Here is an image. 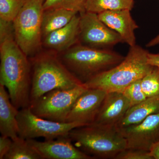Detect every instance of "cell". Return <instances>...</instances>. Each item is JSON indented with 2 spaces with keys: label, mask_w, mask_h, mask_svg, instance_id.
Wrapping results in <instances>:
<instances>
[{
  "label": "cell",
  "mask_w": 159,
  "mask_h": 159,
  "mask_svg": "<svg viewBox=\"0 0 159 159\" xmlns=\"http://www.w3.org/2000/svg\"><path fill=\"white\" fill-rule=\"evenodd\" d=\"M79 43L84 46L101 50H111L122 42L117 32L99 19L98 14L84 11L79 13Z\"/></svg>",
  "instance_id": "9"
},
{
  "label": "cell",
  "mask_w": 159,
  "mask_h": 159,
  "mask_svg": "<svg viewBox=\"0 0 159 159\" xmlns=\"http://www.w3.org/2000/svg\"><path fill=\"white\" fill-rule=\"evenodd\" d=\"M12 140L9 137H0V159H4L11 148Z\"/></svg>",
  "instance_id": "26"
},
{
  "label": "cell",
  "mask_w": 159,
  "mask_h": 159,
  "mask_svg": "<svg viewBox=\"0 0 159 159\" xmlns=\"http://www.w3.org/2000/svg\"><path fill=\"white\" fill-rule=\"evenodd\" d=\"M86 0H45L43 10L51 9H64L80 13L85 11Z\"/></svg>",
  "instance_id": "23"
},
{
  "label": "cell",
  "mask_w": 159,
  "mask_h": 159,
  "mask_svg": "<svg viewBox=\"0 0 159 159\" xmlns=\"http://www.w3.org/2000/svg\"><path fill=\"white\" fill-rule=\"evenodd\" d=\"M117 129L125 139L126 148L149 152L159 141V112L138 124Z\"/></svg>",
  "instance_id": "10"
},
{
  "label": "cell",
  "mask_w": 159,
  "mask_h": 159,
  "mask_svg": "<svg viewBox=\"0 0 159 159\" xmlns=\"http://www.w3.org/2000/svg\"><path fill=\"white\" fill-rule=\"evenodd\" d=\"M158 44H159V34L150 40L146 45V47L148 48H151Z\"/></svg>",
  "instance_id": "29"
},
{
  "label": "cell",
  "mask_w": 159,
  "mask_h": 159,
  "mask_svg": "<svg viewBox=\"0 0 159 159\" xmlns=\"http://www.w3.org/2000/svg\"><path fill=\"white\" fill-rule=\"evenodd\" d=\"M79 20L78 13L66 25L43 38V48L59 54L79 43Z\"/></svg>",
  "instance_id": "15"
},
{
  "label": "cell",
  "mask_w": 159,
  "mask_h": 159,
  "mask_svg": "<svg viewBox=\"0 0 159 159\" xmlns=\"http://www.w3.org/2000/svg\"><path fill=\"white\" fill-rule=\"evenodd\" d=\"M87 88L84 85L70 89H56L48 92L30 105L32 112L51 121L66 122V119L77 98Z\"/></svg>",
  "instance_id": "7"
},
{
  "label": "cell",
  "mask_w": 159,
  "mask_h": 159,
  "mask_svg": "<svg viewBox=\"0 0 159 159\" xmlns=\"http://www.w3.org/2000/svg\"><path fill=\"white\" fill-rule=\"evenodd\" d=\"M57 56L69 71L83 83L114 67L125 58L112 50L93 48L79 43L57 54Z\"/></svg>",
  "instance_id": "4"
},
{
  "label": "cell",
  "mask_w": 159,
  "mask_h": 159,
  "mask_svg": "<svg viewBox=\"0 0 159 159\" xmlns=\"http://www.w3.org/2000/svg\"><path fill=\"white\" fill-rule=\"evenodd\" d=\"M69 136L77 148L94 159H115L126 148V141L116 126L92 124L73 129Z\"/></svg>",
  "instance_id": "5"
},
{
  "label": "cell",
  "mask_w": 159,
  "mask_h": 159,
  "mask_svg": "<svg viewBox=\"0 0 159 159\" xmlns=\"http://www.w3.org/2000/svg\"><path fill=\"white\" fill-rule=\"evenodd\" d=\"M149 153L152 159H159V141L152 146Z\"/></svg>",
  "instance_id": "28"
},
{
  "label": "cell",
  "mask_w": 159,
  "mask_h": 159,
  "mask_svg": "<svg viewBox=\"0 0 159 159\" xmlns=\"http://www.w3.org/2000/svg\"><path fill=\"white\" fill-rule=\"evenodd\" d=\"M17 119L19 137L25 140L39 138L53 140L68 136L73 129L85 126L79 122H59L43 119L33 114L29 107L20 109Z\"/></svg>",
  "instance_id": "8"
},
{
  "label": "cell",
  "mask_w": 159,
  "mask_h": 159,
  "mask_svg": "<svg viewBox=\"0 0 159 159\" xmlns=\"http://www.w3.org/2000/svg\"><path fill=\"white\" fill-rule=\"evenodd\" d=\"M43 2H44L45 0H43Z\"/></svg>",
  "instance_id": "30"
},
{
  "label": "cell",
  "mask_w": 159,
  "mask_h": 159,
  "mask_svg": "<svg viewBox=\"0 0 159 159\" xmlns=\"http://www.w3.org/2000/svg\"><path fill=\"white\" fill-rule=\"evenodd\" d=\"M77 14L75 11L64 9L43 10L42 21L43 38L49 33L66 25Z\"/></svg>",
  "instance_id": "18"
},
{
  "label": "cell",
  "mask_w": 159,
  "mask_h": 159,
  "mask_svg": "<svg viewBox=\"0 0 159 159\" xmlns=\"http://www.w3.org/2000/svg\"><path fill=\"white\" fill-rule=\"evenodd\" d=\"M141 79L131 84L122 91V93L129 100L131 107L141 103L147 98L142 88Z\"/></svg>",
  "instance_id": "24"
},
{
  "label": "cell",
  "mask_w": 159,
  "mask_h": 159,
  "mask_svg": "<svg viewBox=\"0 0 159 159\" xmlns=\"http://www.w3.org/2000/svg\"><path fill=\"white\" fill-rule=\"evenodd\" d=\"M0 84L8 90L18 110L30 107L31 66L29 57L14 39L12 27L0 30Z\"/></svg>",
  "instance_id": "1"
},
{
  "label": "cell",
  "mask_w": 159,
  "mask_h": 159,
  "mask_svg": "<svg viewBox=\"0 0 159 159\" xmlns=\"http://www.w3.org/2000/svg\"><path fill=\"white\" fill-rule=\"evenodd\" d=\"M107 93L99 89H87L74 103L66 119V122L93 124L97 116Z\"/></svg>",
  "instance_id": "11"
},
{
  "label": "cell",
  "mask_w": 159,
  "mask_h": 159,
  "mask_svg": "<svg viewBox=\"0 0 159 159\" xmlns=\"http://www.w3.org/2000/svg\"><path fill=\"white\" fill-rule=\"evenodd\" d=\"M148 53L136 44L130 47L120 63L92 77L84 85L87 89H99L107 93H122L131 84L142 79L152 67L147 61Z\"/></svg>",
  "instance_id": "3"
},
{
  "label": "cell",
  "mask_w": 159,
  "mask_h": 159,
  "mask_svg": "<svg viewBox=\"0 0 159 159\" xmlns=\"http://www.w3.org/2000/svg\"><path fill=\"white\" fill-rule=\"evenodd\" d=\"M141 84L147 97L159 95V67L152 66L141 79Z\"/></svg>",
  "instance_id": "22"
},
{
  "label": "cell",
  "mask_w": 159,
  "mask_h": 159,
  "mask_svg": "<svg viewBox=\"0 0 159 159\" xmlns=\"http://www.w3.org/2000/svg\"><path fill=\"white\" fill-rule=\"evenodd\" d=\"M115 159H152L149 152L126 148L119 152Z\"/></svg>",
  "instance_id": "25"
},
{
  "label": "cell",
  "mask_w": 159,
  "mask_h": 159,
  "mask_svg": "<svg viewBox=\"0 0 159 159\" xmlns=\"http://www.w3.org/2000/svg\"><path fill=\"white\" fill-rule=\"evenodd\" d=\"M27 0H0V20L12 22Z\"/></svg>",
  "instance_id": "21"
},
{
  "label": "cell",
  "mask_w": 159,
  "mask_h": 159,
  "mask_svg": "<svg viewBox=\"0 0 159 159\" xmlns=\"http://www.w3.org/2000/svg\"><path fill=\"white\" fill-rule=\"evenodd\" d=\"M19 110L11 102L6 88L0 84V132L12 141L19 138L17 119Z\"/></svg>",
  "instance_id": "16"
},
{
  "label": "cell",
  "mask_w": 159,
  "mask_h": 159,
  "mask_svg": "<svg viewBox=\"0 0 159 159\" xmlns=\"http://www.w3.org/2000/svg\"><path fill=\"white\" fill-rule=\"evenodd\" d=\"M4 159H43L27 140L19 138L12 141L11 148Z\"/></svg>",
  "instance_id": "20"
},
{
  "label": "cell",
  "mask_w": 159,
  "mask_h": 159,
  "mask_svg": "<svg viewBox=\"0 0 159 159\" xmlns=\"http://www.w3.org/2000/svg\"><path fill=\"white\" fill-rule=\"evenodd\" d=\"M134 0H86L84 9L99 14L107 11L129 9L134 7Z\"/></svg>",
  "instance_id": "19"
},
{
  "label": "cell",
  "mask_w": 159,
  "mask_h": 159,
  "mask_svg": "<svg viewBox=\"0 0 159 159\" xmlns=\"http://www.w3.org/2000/svg\"><path fill=\"white\" fill-rule=\"evenodd\" d=\"M29 59L31 71L30 105L50 91L74 88L83 84L66 67L56 52L42 50Z\"/></svg>",
  "instance_id": "2"
},
{
  "label": "cell",
  "mask_w": 159,
  "mask_h": 159,
  "mask_svg": "<svg viewBox=\"0 0 159 159\" xmlns=\"http://www.w3.org/2000/svg\"><path fill=\"white\" fill-rule=\"evenodd\" d=\"M130 11L129 9L107 11L98 16L102 22L120 35L122 42L132 47L136 44L134 32L139 26Z\"/></svg>",
  "instance_id": "13"
},
{
  "label": "cell",
  "mask_w": 159,
  "mask_h": 159,
  "mask_svg": "<svg viewBox=\"0 0 159 159\" xmlns=\"http://www.w3.org/2000/svg\"><path fill=\"white\" fill-rule=\"evenodd\" d=\"M159 112V95L147 97L141 103L131 107L116 125L117 129L140 123L146 117Z\"/></svg>",
  "instance_id": "17"
},
{
  "label": "cell",
  "mask_w": 159,
  "mask_h": 159,
  "mask_svg": "<svg viewBox=\"0 0 159 159\" xmlns=\"http://www.w3.org/2000/svg\"><path fill=\"white\" fill-rule=\"evenodd\" d=\"M147 61L150 65L159 67V54H152L148 52Z\"/></svg>",
  "instance_id": "27"
},
{
  "label": "cell",
  "mask_w": 159,
  "mask_h": 159,
  "mask_svg": "<svg viewBox=\"0 0 159 159\" xmlns=\"http://www.w3.org/2000/svg\"><path fill=\"white\" fill-rule=\"evenodd\" d=\"M130 107L129 100L122 93H107L99 113L93 124L116 126Z\"/></svg>",
  "instance_id": "14"
},
{
  "label": "cell",
  "mask_w": 159,
  "mask_h": 159,
  "mask_svg": "<svg viewBox=\"0 0 159 159\" xmlns=\"http://www.w3.org/2000/svg\"><path fill=\"white\" fill-rule=\"evenodd\" d=\"M27 140L43 159H94L77 148L69 136L45 140L44 142H39L34 139Z\"/></svg>",
  "instance_id": "12"
},
{
  "label": "cell",
  "mask_w": 159,
  "mask_h": 159,
  "mask_svg": "<svg viewBox=\"0 0 159 159\" xmlns=\"http://www.w3.org/2000/svg\"><path fill=\"white\" fill-rule=\"evenodd\" d=\"M43 0H27L12 22L15 40L29 58L34 57L43 49Z\"/></svg>",
  "instance_id": "6"
}]
</instances>
